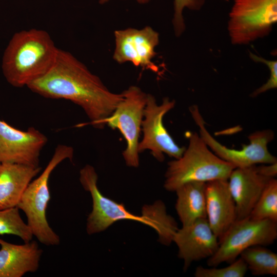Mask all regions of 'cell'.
I'll use <instances>...</instances> for the list:
<instances>
[{
  "label": "cell",
  "instance_id": "18",
  "mask_svg": "<svg viewBox=\"0 0 277 277\" xmlns=\"http://www.w3.org/2000/svg\"><path fill=\"white\" fill-rule=\"evenodd\" d=\"M205 189V183L195 182L186 183L175 190V208L182 226L206 218Z\"/></svg>",
  "mask_w": 277,
  "mask_h": 277
},
{
  "label": "cell",
  "instance_id": "17",
  "mask_svg": "<svg viewBox=\"0 0 277 277\" xmlns=\"http://www.w3.org/2000/svg\"><path fill=\"white\" fill-rule=\"evenodd\" d=\"M41 167L0 163V210L17 207L25 189Z\"/></svg>",
  "mask_w": 277,
  "mask_h": 277
},
{
  "label": "cell",
  "instance_id": "8",
  "mask_svg": "<svg viewBox=\"0 0 277 277\" xmlns=\"http://www.w3.org/2000/svg\"><path fill=\"white\" fill-rule=\"evenodd\" d=\"M189 110L199 127V134L208 147L218 157L235 168H245L258 164L277 162L276 157L268 148V144L274 137L271 130L256 131L249 135L248 144L244 145L240 150L231 149L222 145L209 132L197 105L190 106Z\"/></svg>",
  "mask_w": 277,
  "mask_h": 277
},
{
  "label": "cell",
  "instance_id": "10",
  "mask_svg": "<svg viewBox=\"0 0 277 277\" xmlns=\"http://www.w3.org/2000/svg\"><path fill=\"white\" fill-rule=\"evenodd\" d=\"M175 104V101L166 97L159 105L154 96L147 94L141 126L143 136L138 146L139 153L148 150L159 162L164 160L165 154L174 159L182 156L186 147L175 143L163 123L164 116Z\"/></svg>",
  "mask_w": 277,
  "mask_h": 277
},
{
  "label": "cell",
  "instance_id": "16",
  "mask_svg": "<svg viewBox=\"0 0 277 277\" xmlns=\"http://www.w3.org/2000/svg\"><path fill=\"white\" fill-rule=\"evenodd\" d=\"M0 277H22L38 269L43 250L36 241L16 245L0 238Z\"/></svg>",
  "mask_w": 277,
  "mask_h": 277
},
{
  "label": "cell",
  "instance_id": "23",
  "mask_svg": "<svg viewBox=\"0 0 277 277\" xmlns=\"http://www.w3.org/2000/svg\"><path fill=\"white\" fill-rule=\"evenodd\" d=\"M205 0H174V15L172 19L174 33L176 36H181L186 28L183 11L185 8L191 10H200Z\"/></svg>",
  "mask_w": 277,
  "mask_h": 277
},
{
  "label": "cell",
  "instance_id": "12",
  "mask_svg": "<svg viewBox=\"0 0 277 277\" xmlns=\"http://www.w3.org/2000/svg\"><path fill=\"white\" fill-rule=\"evenodd\" d=\"M113 58L118 64L130 62L153 71L157 67L152 62L159 44V34L150 26L141 29L128 28L115 30Z\"/></svg>",
  "mask_w": 277,
  "mask_h": 277
},
{
  "label": "cell",
  "instance_id": "3",
  "mask_svg": "<svg viewBox=\"0 0 277 277\" xmlns=\"http://www.w3.org/2000/svg\"><path fill=\"white\" fill-rule=\"evenodd\" d=\"M235 167L215 155L200 134L194 132L182 155L168 163L164 187L175 191L190 182L208 183L217 180H228Z\"/></svg>",
  "mask_w": 277,
  "mask_h": 277
},
{
  "label": "cell",
  "instance_id": "5",
  "mask_svg": "<svg viewBox=\"0 0 277 277\" xmlns=\"http://www.w3.org/2000/svg\"><path fill=\"white\" fill-rule=\"evenodd\" d=\"M97 179L96 171L91 165L87 164L80 170V183L84 189L90 192L92 200V209L87 220L88 234L101 232L116 222L127 220L144 224L157 233L161 231L163 221L154 208L144 206L141 215L131 213L123 204L104 196L98 188Z\"/></svg>",
  "mask_w": 277,
  "mask_h": 277
},
{
  "label": "cell",
  "instance_id": "20",
  "mask_svg": "<svg viewBox=\"0 0 277 277\" xmlns=\"http://www.w3.org/2000/svg\"><path fill=\"white\" fill-rule=\"evenodd\" d=\"M249 216L256 220L277 222V180L271 179L262 191Z\"/></svg>",
  "mask_w": 277,
  "mask_h": 277
},
{
  "label": "cell",
  "instance_id": "9",
  "mask_svg": "<svg viewBox=\"0 0 277 277\" xmlns=\"http://www.w3.org/2000/svg\"><path fill=\"white\" fill-rule=\"evenodd\" d=\"M122 93L123 99L104 123L118 129L123 135L126 143L122 152L125 163L136 168L140 164L138 146L147 94L136 86H130Z\"/></svg>",
  "mask_w": 277,
  "mask_h": 277
},
{
  "label": "cell",
  "instance_id": "4",
  "mask_svg": "<svg viewBox=\"0 0 277 277\" xmlns=\"http://www.w3.org/2000/svg\"><path fill=\"white\" fill-rule=\"evenodd\" d=\"M73 154L72 147L57 145L43 171L29 184L17 206L25 213L27 224L33 235L39 242L47 246L58 245L60 243L59 236L50 227L46 217V210L51 198L49 188L50 176L63 161H71Z\"/></svg>",
  "mask_w": 277,
  "mask_h": 277
},
{
  "label": "cell",
  "instance_id": "22",
  "mask_svg": "<svg viewBox=\"0 0 277 277\" xmlns=\"http://www.w3.org/2000/svg\"><path fill=\"white\" fill-rule=\"evenodd\" d=\"M247 271L246 263L240 257L230 263L229 266L223 268L198 266L194 275L195 277H243Z\"/></svg>",
  "mask_w": 277,
  "mask_h": 277
},
{
  "label": "cell",
  "instance_id": "14",
  "mask_svg": "<svg viewBox=\"0 0 277 277\" xmlns=\"http://www.w3.org/2000/svg\"><path fill=\"white\" fill-rule=\"evenodd\" d=\"M206 219L220 241L237 219L235 202L228 180L206 183Z\"/></svg>",
  "mask_w": 277,
  "mask_h": 277
},
{
  "label": "cell",
  "instance_id": "1",
  "mask_svg": "<svg viewBox=\"0 0 277 277\" xmlns=\"http://www.w3.org/2000/svg\"><path fill=\"white\" fill-rule=\"evenodd\" d=\"M27 87L44 97L65 99L78 105L91 124L100 129L123 98L122 92L110 91L83 63L60 49L50 69Z\"/></svg>",
  "mask_w": 277,
  "mask_h": 277
},
{
  "label": "cell",
  "instance_id": "7",
  "mask_svg": "<svg viewBox=\"0 0 277 277\" xmlns=\"http://www.w3.org/2000/svg\"><path fill=\"white\" fill-rule=\"evenodd\" d=\"M277 22V0H234L228 30L233 45H247L268 35Z\"/></svg>",
  "mask_w": 277,
  "mask_h": 277
},
{
  "label": "cell",
  "instance_id": "15",
  "mask_svg": "<svg viewBox=\"0 0 277 277\" xmlns=\"http://www.w3.org/2000/svg\"><path fill=\"white\" fill-rule=\"evenodd\" d=\"M255 165L235 168L228 177L229 189L236 208V220L249 216L266 185L272 179L260 174Z\"/></svg>",
  "mask_w": 277,
  "mask_h": 277
},
{
  "label": "cell",
  "instance_id": "24",
  "mask_svg": "<svg viewBox=\"0 0 277 277\" xmlns=\"http://www.w3.org/2000/svg\"><path fill=\"white\" fill-rule=\"evenodd\" d=\"M250 57L254 61L261 62L268 66L270 70V77L267 82L257 88L251 94V96L255 97L268 90L275 89L277 87V61L266 60L262 57L250 52Z\"/></svg>",
  "mask_w": 277,
  "mask_h": 277
},
{
  "label": "cell",
  "instance_id": "2",
  "mask_svg": "<svg viewBox=\"0 0 277 277\" xmlns=\"http://www.w3.org/2000/svg\"><path fill=\"white\" fill-rule=\"evenodd\" d=\"M58 48L48 33L31 29L15 33L4 54L2 70L15 87L27 86L51 67Z\"/></svg>",
  "mask_w": 277,
  "mask_h": 277
},
{
  "label": "cell",
  "instance_id": "26",
  "mask_svg": "<svg viewBox=\"0 0 277 277\" xmlns=\"http://www.w3.org/2000/svg\"><path fill=\"white\" fill-rule=\"evenodd\" d=\"M140 4H144L149 2L151 0H136Z\"/></svg>",
  "mask_w": 277,
  "mask_h": 277
},
{
  "label": "cell",
  "instance_id": "11",
  "mask_svg": "<svg viewBox=\"0 0 277 277\" xmlns=\"http://www.w3.org/2000/svg\"><path fill=\"white\" fill-rule=\"evenodd\" d=\"M47 142L46 136L33 127L22 131L0 120V163L39 167L41 152Z\"/></svg>",
  "mask_w": 277,
  "mask_h": 277
},
{
  "label": "cell",
  "instance_id": "27",
  "mask_svg": "<svg viewBox=\"0 0 277 277\" xmlns=\"http://www.w3.org/2000/svg\"><path fill=\"white\" fill-rule=\"evenodd\" d=\"M109 0H100L99 1V3L101 4H105L107 2H108Z\"/></svg>",
  "mask_w": 277,
  "mask_h": 277
},
{
  "label": "cell",
  "instance_id": "13",
  "mask_svg": "<svg viewBox=\"0 0 277 277\" xmlns=\"http://www.w3.org/2000/svg\"><path fill=\"white\" fill-rule=\"evenodd\" d=\"M173 242L178 248V256L184 262L186 271L194 261L208 259L217 250L219 240L206 218L182 226L175 233Z\"/></svg>",
  "mask_w": 277,
  "mask_h": 277
},
{
  "label": "cell",
  "instance_id": "19",
  "mask_svg": "<svg viewBox=\"0 0 277 277\" xmlns=\"http://www.w3.org/2000/svg\"><path fill=\"white\" fill-rule=\"evenodd\" d=\"M253 275H277V254L262 245L249 247L240 255Z\"/></svg>",
  "mask_w": 277,
  "mask_h": 277
},
{
  "label": "cell",
  "instance_id": "6",
  "mask_svg": "<svg viewBox=\"0 0 277 277\" xmlns=\"http://www.w3.org/2000/svg\"><path fill=\"white\" fill-rule=\"evenodd\" d=\"M277 238V222L256 220L250 216L236 220L219 241L216 252L208 259L209 267L231 263L245 249L272 244Z\"/></svg>",
  "mask_w": 277,
  "mask_h": 277
},
{
  "label": "cell",
  "instance_id": "25",
  "mask_svg": "<svg viewBox=\"0 0 277 277\" xmlns=\"http://www.w3.org/2000/svg\"><path fill=\"white\" fill-rule=\"evenodd\" d=\"M257 171L268 178H275L277 175V162L272 164H262L255 165Z\"/></svg>",
  "mask_w": 277,
  "mask_h": 277
},
{
  "label": "cell",
  "instance_id": "21",
  "mask_svg": "<svg viewBox=\"0 0 277 277\" xmlns=\"http://www.w3.org/2000/svg\"><path fill=\"white\" fill-rule=\"evenodd\" d=\"M16 207L0 210V235L12 234L19 237L24 243L32 241L31 229L21 218Z\"/></svg>",
  "mask_w": 277,
  "mask_h": 277
}]
</instances>
